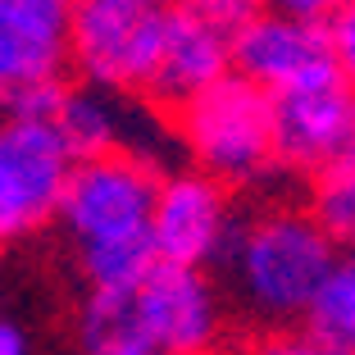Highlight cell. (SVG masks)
Returning a JSON list of instances; mask_svg holds the SVG:
<instances>
[{"instance_id":"cell-1","label":"cell","mask_w":355,"mask_h":355,"mask_svg":"<svg viewBox=\"0 0 355 355\" xmlns=\"http://www.w3.org/2000/svg\"><path fill=\"white\" fill-rule=\"evenodd\" d=\"M342 260V241L310 205H269L237 223L223 255L232 301L260 328L305 324L319 287Z\"/></svg>"},{"instance_id":"cell-2","label":"cell","mask_w":355,"mask_h":355,"mask_svg":"<svg viewBox=\"0 0 355 355\" xmlns=\"http://www.w3.org/2000/svg\"><path fill=\"white\" fill-rule=\"evenodd\" d=\"M178 141L191 168L219 178L228 187H251L269 168H278V123L273 92L246 73H223L214 87L178 105Z\"/></svg>"},{"instance_id":"cell-3","label":"cell","mask_w":355,"mask_h":355,"mask_svg":"<svg viewBox=\"0 0 355 355\" xmlns=\"http://www.w3.org/2000/svg\"><path fill=\"white\" fill-rule=\"evenodd\" d=\"M159 168L132 146H114L101 155H78L60 205V228L78 251L101 241L150 237V209L159 191Z\"/></svg>"},{"instance_id":"cell-4","label":"cell","mask_w":355,"mask_h":355,"mask_svg":"<svg viewBox=\"0 0 355 355\" xmlns=\"http://www.w3.org/2000/svg\"><path fill=\"white\" fill-rule=\"evenodd\" d=\"M73 164L78 150L55 119L0 114V246H19L60 223Z\"/></svg>"},{"instance_id":"cell-5","label":"cell","mask_w":355,"mask_h":355,"mask_svg":"<svg viewBox=\"0 0 355 355\" xmlns=\"http://www.w3.org/2000/svg\"><path fill=\"white\" fill-rule=\"evenodd\" d=\"M164 14L146 0H73L69 64L83 83L119 96H146L164 42Z\"/></svg>"},{"instance_id":"cell-6","label":"cell","mask_w":355,"mask_h":355,"mask_svg":"<svg viewBox=\"0 0 355 355\" xmlns=\"http://www.w3.org/2000/svg\"><path fill=\"white\" fill-rule=\"evenodd\" d=\"M278 123V168L301 178H324L355 159V87L342 73L273 96Z\"/></svg>"},{"instance_id":"cell-7","label":"cell","mask_w":355,"mask_h":355,"mask_svg":"<svg viewBox=\"0 0 355 355\" xmlns=\"http://www.w3.org/2000/svg\"><path fill=\"white\" fill-rule=\"evenodd\" d=\"M232 200L228 182L200 173V168H173L159 178L155 209H150V241L164 264H223L232 246Z\"/></svg>"},{"instance_id":"cell-8","label":"cell","mask_w":355,"mask_h":355,"mask_svg":"<svg viewBox=\"0 0 355 355\" xmlns=\"http://www.w3.org/2000/svg\"><path fill=\"white\" fill-rule=\"evenodd\" d=\"M232 69L282 96L337 73V60L324 19H296L269 5L232 32Z\"/></svg>"},{"instance_id":"cell-9","label":"cell","mask_w":355,"mask_h":355,"mask_svg":"<svg viewBox=\"0 0 355 355\" xmlns=\"http://www.w3.org/2000/svg\"><path fill=\"white\" fill-rule=\"evenodd\" d=\"M137 310L164 355H214L223 342V292L196 264H164L137 287Z\"/></svg>"},{"instance_id":"cell-10","label":"cell","mask_w":355,"mask_h":355,"mask_svg":"<svg viewBox=\"0 0 355 355\" xmlns=\"http://www.w3.org/2000/svg\"><path fill=\"white\" fill-rule=\"evenodd\" d=\"M223 73H232V28L200 14L191 0L173 5L164 14V42L146 96L164 110H178L205 87H214Z\"/></svg>"},{"instance_id":"cell-11","label":"cell","mask_w":355,"mask_h":355,"mask_svg":"<svg viewBox=\"0 0 355 355\" xmlns=\"http://www.w3.org/2000/svg\"><path fill=\"white\" fill-rule=\"evenodd\" d=\"M69 10L60 0H0V101L69 69Z\"/></svg>"},{"instance_id":"cell-12","label":"cell","mask_w":355,"mask_h":355,"mask_svg":"<svg viewBox=\"0 0 355 355\" xmlns=\"http://www.w3.org/2000/svg\"><path fill=\"white\" fill-rule=\"evenodd\" d=\"M78 346L83 355H164L137 310V292H87Z\"/></svg>"},{"instance_id":"cell-13","label":"cell","mask_w":355,"mask_h":355,"mask_svg":"<svg viewBox=\"0 0 355 355\" xmlns=\"http://www.w3.org/2000/svg\"><path fill=\"white\" fill-rule=\"evenodd\" d=\"M119 92H105V87H69L55 110V123L69 137V146L78 155H101V150L128 146V110H119L114 101Z\"/></svg>"},{"instance_id":"cell-14","label":"cell","mask_w":355,"mask_h":355,"mask_svg":"<svg viewBox=\"0 0 355 355\" xmlns=\"http://www.w3.org/2000/svg\"><path fill=\"white\" fill-rule=\"evenodd\" d=\"M159 264L150 237H123V241H101L78 251V273L87 292H137L146 273Z\"/></svg>"},{"instance_id":"cell-15","label":"cell","mask_w":355,"mask_h":355,"mask_svg":"<svg viewBox=\"0 0 355 355\" xmlns=\"http://www.w3.org/2000/svg\"><path fill=\"white\" fill-rule=\"evenodd\" d=\"M305 328L324 337L328 346L355 355V251H342L337 269L328 273V282L319 287L310 314H305Z\"/></svg>"},{"instance_id":"cell-16","label":"cell","mask_w":355,"mask_h":355,"mask_svg":"<svg viewBox=\"0 0 355 355\" xmlns=\"http://www.w3.org/2000/svg\"><path fill=\"white\" fill-rule=\"evenodd\" d=\"M310 209L324 219V228L342 241V251H355V159L337 164L333 173L314 178Z\"/></svg>"},{"instance_id":"cell-17","label":"cell","mask_w":355,"mask_h":355,"mask_svg":"<svg viewBox=\"0 0 355 355\" xmlns=\"http://www.w3.org/2000/svg\"><path fill=\"white\" fill-rule=\"evenodd\" d=\"M237 355H346V351L328 346L324 337H314L310 328L301 324V328H264V333H255Z\"/></svg>"},{"instance_id":"cell-18","label":"cell","mask_w":355,"mask_h":355,"mask_svg":"<svg viewBox=\"0 0 355 355\" xmlns=\"http://www.w3.org/2000/svg\"><path fill=\"white\" fill-rule=\"evenodd\" d=\"M64 92H69V83H64V78H51V83H32V87H19V92H10L5 101H0V110H5V114H28V119H55V110H60Z\"/></svg>"},{"instance_id":"cell-19","label":"cell","mask_w":355,"mask_h":355,"mask_svg":"<svg viewBox=\"0 0 355 355\" xmlns=\"http://www.w3.org/2000/svg\"><path fill=\"white\" fill-rule=\"evenodd\" d=\"M328 42H333V60L337 73L355 87V0H337V10L324 19Z\"/></svg>"},{"instance_id":"cell-20","label":"cell","mask_w":355,"mask_h":355,"mask_svg":"<svg viewBox=\"0 0 355 355\" xmlns=\"http://www.w3.org/2000/svg\"><path fill=\"white\" fill-rule=\"evenodd\" d=\"M200 14H209L214 23H223V28L237 32L246 19H255L260 10H269V0H191Z\"/></svg>"},{"instance_id":"cell-21","label":"cell","mask_w":355,"mask_h":355,"mask_svg":"<svg viewBox=\"0 0 355 355\" xmlns=\"http://www.w3.org/2000/svg\"><path fill=\"white\" fill-rule=\"evenodd\" d=\"M269 5L282 14H296V19H328L337 10V0H269Z\"/></svg>"},{"instance_id":"cell-22","label":"cell","mask_w":355,"mask_h":355,"mask_svg":"<svg viewBox=\"0 0 355 355\" xmlns=\"http://www.w3.org/2000/svg\"><path fill=\"white\" fill-rule=\"evenodd\" d=\"M0 355H28V333L14 319H0Z\"/></svg>"},{"instance_id":"cell-23","label":"cell","mask_w":355,"mask_h":355,"mask_svg":"<svg viewBox=\"0 0 355 355\" xmlns=\"http://www.w3.org/2000/svg\"><path fill=\"white\" fill-rule=\"evenodd\" d=\"M146 5H155V10H173V5H182V0H146Z\"/></svg>"},{"instance_id":"cell-24","label":"cell","mask_w":355,"mask_h":355,"mask_svg":"<svg viewBox=\"0 0 355 355\" xmlns=\"http://www.w3.org/2000/svg\"><path fill=\"white\" fill-rule=\"evenodd\" d=\"M60 5H73V0H60Z\"/></svg>"}]
</instances>
